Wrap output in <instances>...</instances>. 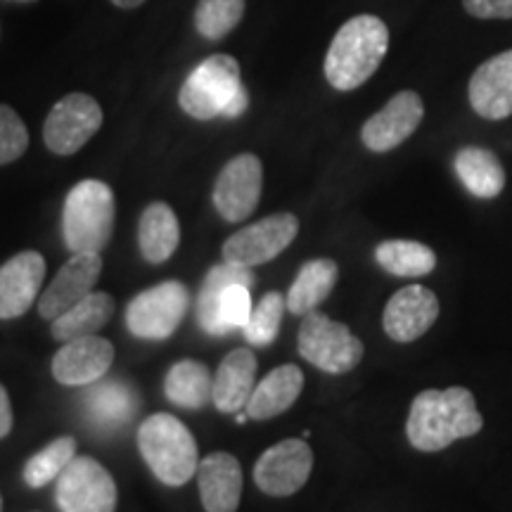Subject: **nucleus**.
<instances>
[{"mask_svg":"<svg viewBox=\"0 0 512 512\" xmlns=\"http://www.w3.org/2000/svg\"><path fill=\"white\" fill-rule=\"evenodd\" d=\"M482 427L484 418L470 389H425L411 403L406 437L422 453H439L458 439L475 437Z\"/></svg>","mask_w":512,"mask_h":512,"instance_id":"nucleus-1","label":"nucleus"},{"mask_svg":"<svg viewBox=\"0 0 512 512\" xmlns=\"http://www.w3.org/2000/svg\"><path fill=\"white\" fill-rule=\"evenodd\" d=\"M389 50V29L380 17H351L332 38L325 79L337 91H356L373 76Z\"/></svg>","mask_w":512,"mask_h":512,"instance_id":"nucleus-2","label":"nucleus"},{"mask_svg":"<svg viewBox=\"0 0 512 512\" xmlns=\"http://www.w3.org/2000/svg\"><path fill=\"white\" fill-rule=\"evenodd\" d=\"M178 105L188 117L211 121L238 119L247 112L249 93L242 83L240 64L230 55H211L192 69L178 93Z\"/></svg>","mask_w":512,"mask_h":512,"instance_id":"nucleus-3","label":"nucleus"},{"mask_svg":"<svg viewBox=\"0 0 512 512\" xmlns=\"http://www.w3.org/2000/svg\"><path fill=\"white\" fill-rule=\"evenodd\" d=\"M138 451L166 486H183L197 475L200 451L192 432L169 413L150 415L138 430Z\"/></svg>","mask_w":512,"mask_h":512,"instance_id":"nucleus-4","label":"nucleus"},{"mask_svg":"<svg viewBox=\"0 0 512 512\" xmlns=\"http://www.w3.org/2000/svg\"><path fill=\"white\" fill-rule=\"evenodd\" d=\"M114 192L102 181H81L69 190L62 211V233L72 254H100L114 230Z\"/></svg>","mask_w":512,"mask_h":512,"instance_id":"nucleus-5","label":"nucleus"},{"mask_svg":"<svg viewBox=\"0 0 512 512\" xmlns=\"http://www.w3.org/2000/svg\"><path fill=\"white\" fill-rule=\"evenodd\" d=\"M252 285L254 273L245 266L223 261L211 268L197 297V320L202 330L214 337H223L245 328L252 313V294H249Z\"/></svg>","mask_w":512,"mask_h":512,"instance_id":"nucleus-6","label":"nucleus"},{"mask_svg":"<svg viewBox=\"0 0 512 512\" xmlns=\"http://www.w3.org/2000/svg\"><path fill=\"white\" fill-rule=\"evenodd\" d=\"M297 344L304 361L330 375L351 373L366 354L363 342L349 330V325L337 323L320 311L306 313Z\"/></svg>","mask_w":512,"mask_h":512,"instance_id":"nucleus-7","label":"nucleus"},{"mask_svg":"<svg viewBox=\"0 0 512 512\" xmlns=\"http://www.w3.org/2000/svg\"><path fill=\"white\" fill-rule=\"evenodd\" d=\"M190 306L188 287L178 280H166L131 299L126 325L140 339H169L183 323Z\"/></svg>","mask_w":512,"mask_h":512,"instance_id":"nucleus-8","label":"nucleus"},{"mask_svg":"<svg viewBox=\"0 0 512 512\" xmlns=\"http://www.w3.org/2000/svg\"><path fill=\"white\" fill-rule=\"evenodd\" d=\"M55 482V501L62 512L117 510V482L91 456H76Z\"/></svg>","mask_w":512,"mask_h":512,"instance_id":"nucleus-9","label":"nucleus"},{"mask_svg":"<svg viewBox=\"0 0 512 512\" xmlns=\"http://www.w3.org/2000/svg\"><path fill=\"white\" fill-rule=\"evenodd\" d=\"M299 233V219L290 211L271 214L252 226L238 230L223 242V261L254 268L268 264L292 245Z\"/></svg>","mask_w":512,"mask_h":512,"instance_id":"nucleus-10","label":"nucleus"},{"mask_svg":"<svg viewBox=\"0 0 512 512\" xmlns=\"http://www.w3.org/2000/svg\"><path fill=\"white\" fill-rule=\"evenodd\" d=\"M102 126V107L86 93H69L50 110L43 124L48 150L60 157L79 152Z\"/></svg>","mask_w":512,"mask_h":512,"instance_id":"nucleus-11","label":"nucleus"},{"mask_svg":"<svg viewBox=\"0 0 512 512\" xmlns=\"http://www.w3.org/2000/svg\"><path fill=\"white\" fill-rule=\"evenodd\" d=\"M313 470V451L304 439H283L266 448L254 465V482L266 496L287 498L304 489Z\"/></svg>","mask_w":512,"mask_h":512,"instance_id":"nucleus-12","label":"nucleus"},{"mask_svg":"<svg viewBox=\"0 0 512 512\" xmlns=\"http://www.w3.org/2000/svg\"><path fill=\"white\" fill-rule=\"evenodd\" d=\"M264 190V164L256 155H238L223 166L214 183V207L223 221L240 223L259 207Z\"/></svg>","mask_w":512,"mask_h":512,"instance_id":"nucleus-13","label":"nucleus"},{"mask_svg":"<svg viewBox=\"0 0 512 512\" xmlns=\"http://www.w3.org/2000/svg\"><path fill=\"white\" fill-rule=\"evenodd\" d=\"M425 117L422 98L413 91L396 93L380 112L373 114L361 128V140L370 152H389L418 131Z\"/></svg>","mask_w":512,"mask_h":512,"instance_id":"nucleus-14","label":"nucleus"},{"mask_svg":"<svg viewBox=\"0 0 512 512\" xmlns=\"http://www.w3.org/2000/svg\"><path fill=\"white\" fill-rule=\"evenodd\" d=\"M439 299L430 287L408 285L389 299L382 313V328L399 344L415 342L437 323Z\"/></svg>","mask_w":512,"mask_h":512,"instance_id":"nucleus-15","label":"nucleus"},{"mask_svg":"<svg viewBox=\"0 0 512 512\" xmlns=\"http://www.w3.org/2000/svg\"><path fill=\"white\" fill-rule=\"evenodd\" d=\"M112 363L114 347L110 339L91 335L64 342V347L53 356L50 370L64 387H86L110 373Z\"/></svg>","mask_w":512,"mask_h":512,"instance_id":"nucleus-16","label":"nucleus"},{"mask_svg":"<svg viewBox=\"0 0 512 512\" xmlns=\"http://www.w3.org/2000/svg\"><path fill=\"white\" fill-rule=\"evenodd\" d=\"M102 273L100 254H72V259L60 268L48 290L38 297V313L41 318L55 320L64 311L79 304L98 285Z\"/></svg>","mask_w":512,"mask_h":512,"instance_id":"nucleus-17","label":"nucleus"},{"mask_svg":"<svg viewBox=\"0 0 512 512\" xmlns=\"http://www.w3.org/2000/svg\"><path fill=\"white\" fill-rule=\"evenodd\" d=\"M46 278V259L38 252H19L0 266V320L24 316L36 304Z\"/></svg>","mask_w":512,"mask_h":512,"instance_id":"nucleus-18","label":"nucleus"},{"mask_svg":"<svg viewBox=\"0 0 512 512\" xmlns=\"http://www.w3.org/2000/svg\"><path fill=\"white\" fill-rule=\"evenodd\" d=\"M467 95L479 117L489 121L508 119L512 114V50L479 64L467 86Z\"/></svg>","mask_w":512,"mask_h":512,"instance_id":"nucleus-19","label":"nucleus"},{"mask_svg":"<svg viewBox=\"0 0 512 512\" xmlns=\"http://www.w3.org/2000/svg\"><path fill=\"white\" fill-rule=\"evenodd\" d=\"M202 508L207 512H238L242 498V467L233 453H211L197 465Z\"/></svg>","mask_w":512,"mask_h":512,"instance_id":"nucleus-20","label":"nucleus"},{"mask_svg":"<svg viewBox=\"0 0 512 512\" xmlns=\"http://www.w3.org/2000/svg\"><path fill=\"white\" fill-rule=\"evenodd\" d=\"M304 392V373L294 363L273 368L264 380L254 384L245 413L249 420H273L290 411Z\"/></svg>","mask_w":512,"mask_h":512,"instance_id":"nucleus-21","label":"nucleus"},{"mask_svg":"<svg viewBox=\"0 0 512 512\" xmlns=\"http://www.w3.org/2000/svg\"><path fill=\"white\" fill-rule=\"evenodd\" d=\"M256 384V356L252 349H233L214 375L211 403L221 413H238L247 406Z\"/></svg>","mask_w":512,"mask_h":512,"instance_id":"nucleus-22","label":"nucleus"},{"mask_svg":"<svg viewBox=\"0 0 512 512\" xmlns=\"http://www.w3.org/2000/svg\"><path fill=\"white\" fill-rule=\"evenodd\" d=\"M178 242H181V223L176 211L166 202H152L138 223V245L143 259L150 264H164L174 256Z\"/></svg>","mask_w":512,"mask_h":512,"instance_id":"nucleus-23","label":"nucleus"},{"mask_svg":"<svg viewBox=\"0 0 512 512\" xmlns=\"http://www.w3.org/2000/svg\"><path fill=\"white\" fill-rule=\"evenodd\" d=\"M453 169L460 183L470 195L479 197V200H494L505 188V169L491 150L484 147H463L453 157Z\"/></svg>","mask_w":512,"mask_h":512,"instance_id":"nucleus-24","label":"nucleus"},{"mask_svg":"<svg viewBox=\"0 0 512 512\" xmlns=\"http://www.w3.org/2000/svg\"><path fill=\"white\" fill-rule=\"evenodd\" d=\"M339 278V266L332 259H311L299 268L297 278L287 292L285 304L287 311H292L294 316H306V313L316 311L325 299L330 297V292L335 290Z\"/></svg>","mask_w":512,"mask_h":512,"instance_id":"nucleus-25","label":"nucleus"},{"mask_svg":"<svg viewBox=\"0 0 512 512\" xmlns=\"http://www.w3.org/2000/svg\"><path fill=\"white\" fill-rule=\"evenodd\" d=\"M114 316V299L107 292H91L79 304L53 320V337L57 342H72L79 337H91L110 323Z\"/></svg>","mask_w":512,"mask_h":512,"instance_id":"nucleus-26","label":"nucleus"},{"mask_svg":"<svg viewBox=\"0 0 512 512\" xmlns=\"http://www.w3.org/2000/svg\"><path fill=\"white\" fill-rule=\"evenodd\" d=\"M211 389H214V377L209 368L192 358L174 363L164 377L166 399L190 411H200L211 403Z\"/></svg>","mask_w":512,"mask_h":512,"instance_id":"nucleus-27","label":"nucleus"},{"mask_svg":"<svg viewBox=\"0 0 512 512\" xmlns=\"http://www.w3.org/2000/svg\"><path fill=\"white\" fill-rule=\"evenodd\" d=\"M88 415L102 430H119L138 411V394L126 382H100L88 392Z\"/></svg>","mask_w":512,"mask_h":512,"instance_id":"nucleus-28","label":"nucleus"},{"mask_svg":"<svg viewBox=\"0 0 512 512\" xmlns=\"http://www.w3.org/2000/svg\"><path fill=\"white\" fill-rule=\"evenodd\" d=\"M375 259L384 271L399 278H422L437 266L432 247L415 240H384L375 249Z\"/></svg>","mask_w":512,"mask_h":512,"instance_id":"nucleus-29","label":"nucleus"},{"mask_svg":"<svg viewBox=\"0 0 512 512\" xmlns=\"http://www.w3.org/2000/svg\"><path fill=\"white\" fill-rule=\"evenodd\" d=\"M76 458V439L74 437H60L50 441L46 448L31 456L24 465L22 477L31 489H41L50 482H55L62 475V470Z\"/></svg>","mask_w":512,"mask_h":512,"instance_id":"nucleus-30","label":"nucleus"},{"mask_svg":"<svg viewBox=\"0 0 512 512\" xmlns=\"http://www.w3.org/2000/svg\"><path fill=\"white\" fill-rule=\"evenodd\" d=\"M245 0H200L195 8V29L202 38L221 41L245 17Z\"/></svg>","mask_w":512,"mask_h":512,"instance_id":"nucleus-31","label":"nucleus"},{"mask_svg":"<svg viewBox=\"0 0 512 512\" xmlns=\"http://www.w3.org/2000/svg\"><path fill=\"white\" fill-rule=\"evenodd\" d=\"M285 297L280 292H268L259 304L252 306L245 323V337L252 347H268L275 342L280 332V323L285 316Z\"/></svg>","mask_w":512,"mask_h":512,"instance_id":"nucleus-32","label":"nucleus"},{"mask_svg":"<svg viewBox=\"0 0 512 512\" xmlns=\"http://www.w3.org/2000/svg\"><path fill=\"white\" fill-rule=\"evenodd\" d=\"M29 147V131L19 114L8 105H0V166L17 162Z\"/></svg>","mask_w":512,"mask_h":512,"instance_id":"nucleus-33","label":"nucleus"},{"mask_svg":"<svg viewBox=\"0 0 512 512\" xmlns=\"http://www.w3.org/2000/svg\"><path fill=\"white\" fill-rule=\"evenodd\" d=\"M463 8L477 19H512V0H463Z\"/></svg>","mask_w":512,"mask_h":512,"instance_id":"nucleus-34","label":"nucleus"},{"mask_svg":"<svg viewBox=\"0 0 512 512\" xmlns=\"http://www.w3.org/2000/svg\"><path fill=\"white\" fill-rule=\"evenodd\" d=\"M15 425V415H12V403L10 396L5 392V387L0 384V439H5L12 432Z\"/></svg>","mask_w":512,"mask_h":512,"instance_id":"nucleus-35","label":"nucleus"},{"mask_svg":"<svg viewBox=\"0 0 512 512\" xmlns=\"http://www.w3.org/2000/svg\"><path fill=\"white\" fill-rule=\"evenodd\" d=\"M143 3L145 0H112V5H117V8H121V10H136Z\"/></svg>","mask_w":512,"mask_h":512,"instance_id":"nucleus-36","label":"nucleus"},{"mask_svg":"<svg viewBox=\"0 0 512 512\" xmlns=\"http://www.w3.org/2000/svg\"><path fill=\"white\" fill-rule=\"evenodd\" d=\"M17 3H34V0H17Z\"/></svg>","mask_w":512,"mask_h":512,"instance_id":"nucleus-37","label":"nucleus"},{"mask_svg":"<svg viewBox=\"0 0 512 512\" xmlns=\"http://www.w3.org/2000/svg\"><path fill=\"white\" fill-rule=\"evenodd\" d=\"M0 512H3V496H0Z\"/></svg>","mask_w":512,"mask_h":512,"instance_id":"nucleus-38","label":"nucleus"}]
</instances>
